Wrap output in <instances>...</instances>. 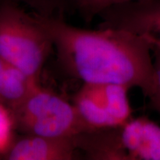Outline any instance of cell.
Listing matches in <instances>:
<instances>
[{
	"label": "cell",
	"instance_id": "obj_1",
	"mask_svg": "<svg viewBox=\"0 0 160 160\" xmlns=\"http://www.w3.org/2000/svg\"><path fill=\"white\" fill-rule=\"evenodd\" d=\"M33 14L49 33L57 62L67 77L82 83L137 87L146 97L151 93V45L143 37L113 28H80L63 17Z\"/></svg>",
	"mask_w": 160,
	"mask_h": 160
},
{
	"label": "cell",
	"instance_id": "obj_2",
	"mask_svg": "<svg viewBox=\"0 0 160 160\" xmlns=\"http://www.w3.org/2000/svg\"><path fill=\"white\" fill-rule=\"evenodd\" d=\"M53 49L49 33L33 13L17 4L0 3V57L40 83Z\"/></svg>",
	"mask_w": 160,
	"mask_h": 160
},
{
	"label": "cell",
	"instance_id": "obj_3",
	"mask_svg": "<svg viewBox=\"0 0 160 160\" xmlns=\"http://www.w3.org/2000/svg\"><path fill=\"white\" fill-rule=\"evenodd\" d=\"M11 111L16 132L22 134L74 137L93 131L72 101L41 84Z\"/></svg>",
	"mask_w": 160,
	"mask_h": 160
},
{
	"label": "cell",
	"instance_id": "obj_4",
	"mask_svg": "<svg viewBox=\"0 0 160 160\" xmlns=\"http://www.w3.org/2000/svg\"><path fill=\"white\" fill-rule=\"evenodd\" d=\"M128 86L82 83L71 101L93 130L122 125L131 119Z\"/></svg>",
	"mask_w": 160,
	"mask_h": 160
},
{
	"label": "cell",
	"instance_id": "obj_5",
	"mask_svg": "<svg viewBox=\"0 0 160 160\" xmlns=\"http://www.w3.org/2000/svg\"><path fill=\"white\" fill-rule=\"evenodd\" d=\"M108 160H160V126L145 117L131 119L105 132Z\"/></svg>",
	"mask_w": 160,
	"mask_h": 160
},
{
	"label": "cell",
	"instance_id": "obj_6",
	"mask_svg": "<svg viewBox=\"0 0 160 160\" xmlns=\"http://www.w3.org/2000/svg\"><path fill=\"white\" fill-rule=\"evenodd\" d=\"M99 28L122 30L143 37L160 48V0H143L120 4L99 14Z\"/></svg>",
	"mask_w": 160,
	"mask_h": 160
},
{
	"label": "cell",
	"instance_id": "obj_7",
	"mask_svg": "<svg viewBox=\"0 0 160 160\" xmlns=\"http://www.w3.org/2000/svg\"><path fill=\"white\" fill-rule=\"evenodd\" d=\"M82 159L74 137L15 135L0 160H74Z\"/></svg>",
	"mask_w": 160,
	"mask_h": 160
},
{
	"label": "cell",
	"instance_id": "obj_8",
	"mask_svg": "<svg viewBox=\"0 0 160 160\" xmlns=\"http://www.w3.org/2000/svg\"><path fill=\"white\" fill-rule=\"evenodd\" d=\"M41 82H37L0 57V102L14 108Z\"/></svg>",
	"mask_w": 160,
	"mask_h": 160
},
{
	"label": "cell",
	"instance_id": "obj_9",
	"mask_svg": "<svg viewBox=\"0 0 160 160\" xmlns=\"http://www.w3.org/2000/svg\"><path fill=\"white\" fill-rule=\"evenodd\" d=\"M2 2H12L25 5L31 13L45 17H63L72 11V0H0Z\"/></svg>",
	"mask_w": 160,
	"mask_h": 160
},
{
	"label": "cell",
	"instance_id": "obj_10",
	"mask_svg": "<svg viewBox=\"0 0 160 160\" xmlns=\"http://www.w3.org/2000/svg\"><path fill=\"white\" fill-rule=\"evenodd\" d=\"M137 1L143 0H72V11L77 13L86 23H90L113 6Z\"/></svg>",
	"mask_w": 160,
	"mask_h": 160
},
{
	"label": "cell",
	"instance_id": "obj_11",
	"mask_svg": "<svg viewBox=\"0 0 160 160\" xmlns=\"http://www.w3.org/2000/svg\"><path fill=\"white\" fill-rule=\"evenodd\" d=\"M16 133L11 111L0 102V155L8 148Z\"/></svg>",
	"mask_w": 160,
	"mask_h": 160
},
{
	"label": "cell",
	"instance_id": "obj_12",
	"mask_svg": "<svg viewBox=\"0 0 160 160\" xmlns=\"http://www.w3.org/2000/svg\"><path fill=\"white\" fill-rule=\"evenodd\" d=\"M153 54V68H154V82L151 93L148 96L150 104L153 111L160 115V48H151Z\"/></svg>",
	"mask_w": 160,
	"mask_h": 160
}]
</instances>
